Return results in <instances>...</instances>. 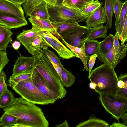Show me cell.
<instances>
[{
    "instance_id": "1",
    "label": "cell",
    "mask_w": 127,
    "mask_h": 127,
    "mask_svg": "<svg viewBox=\"0 0 127 127\" xmlns=\"http://www.w3.org/2000/svg\"><path fill=\"white\" fill-rule=\"evenodd\" d=\"M3 110L17 118L16 123L13 127L49 126V122L42 109L21 97L15 98L13 103Z\"/></svg>"
},
{
    "instance_id": "2",
    "label": "cell",
    "mask_w": 127,
    "mask_h": 127,
    "mask_svg": "<svg viewBox=\"0 0 127 127\" xmlns=\"http://www.w3.org/2000/svg\"><path fill=\"white\" fill-rule=\"evenodd\" d=\"M35 68L43 76L54 91L59 95L60 99L65 96L67 91L62 84L60 77L49 59L42 50L35 51Z\"/></svg>"
},
{
    "instance_id": "3",
    "label": "cell",
    "mask_w": 127,
    "mask_h": 127,
    "mask_svg": "<svg viewBox=\"0 0 127 127\" xmlns=\"http://www.w3.org/2000/svg\"><path fill=\"white\" fill-rule=\"evenodd\" d=\"M95 83L96 92L112 95L117 94L118 77L114 69L103 64L93 69L88 77Z\"/></svg>"
},
{
    "instance_id": "4",
    "label": "cell",
    "mask_w": 127,
    "mask_h": 127,
    "mask_svg": "<svg viewBox=\"0 0 127 127\" xmlns=\"http://www.w3.org/2000/svg\"><path fill=\"white\" fill-rule=\"evenodd\" d=\"M47 8L52 23H78L85 20L88 17L80 10L63 4L53 6L47 4Z\"/></svg>"
},
{
    "instance_id": "5",
    "label": "cell",
    "mask_w": 127,
    "mask_h": 127,
    "mask_svg": "<svg viewBox=\"0 0 127 127\" xmlns=\"http://www.w3.org/2000/svg\"><path fill=\"white\" fill-rule=\"evenodd\" d=\"M12 88L24 99L34 104L46 105L55 103L40 91L33 83L32 77L19 82Z\"/></svg>"
},
{
    "instance_id": "6",
    "label": "cell",
    "mask_w": 127,
    "mask_h": 127,
    "mask_svg": "<svg viewBox=\"0 0 127 127\" xmlns=\"http://www.w3.org/2000/svg\"><path fill=\"white\" fill-rule=\"evenodd\" d=\"M99 94V100L105 109L118 121L127 110V98L117 94Z\"/></svg>"
},
{
    "instance_id": "7",
    "label": "cell",
    "mask_w": 127,
    "mask_h": 127,
    "mask_svg": "<svg viewBox=\"0 0 127 127\" xmlns=\"http://www.w3.org/2000/svg\"><path fill=\"white\" fill-rule=\"evenodd\" d=\"M91 29L86 26H81L72 31L60 36L69 45L81 48L90 35Z\"/></svg>"
},
{
    "instance_id": "8",
    "label": "cell",
    "mask_w": 127,
    "mask_h": 127,
    "mask_svg": "<svg viewBox=\"0 0 127 127\" xmlns=\"http://www.w3.org/2000/svg\"><path fill=\"white\" fill-rule=\"evenodd\" d=\"M33 82L40 91L50 100L55 102L60 99L58 94L51 89L43 76L35 68L32 76Z\"/></svg>"
},
{
    "instance_id": "9",
    "label": "cell",
    "mask_w": 127,
    "mask_h": 127,
    "mask_svg": "<svg viewBox=\"0 0 127 127\" xmlns=\"http://www.w3.org/2000/svg\"><path fill=\"white\" fill-rule=\"evenodd\" d=\"M40 31L37 28L32 26V28L28 30H23L22 32L17 36V39L24 46L28 52L34 56L35 51L32 43L36 35Z\"/></svg>"
},
{
    "instance_id": "10",
    "label": "cell",
    "mask_w": 127,
    "mask_h": 127,
    "mask_svg": "<svg viewBox=\"0 0 127 127\" xmlns=\"http://www.w3.org/2000/svg\"><path fill=\"white\" fill-rule=\"evenodd\" d=\"M35 61L36 58L34 56L27 57L20 55L13 65L11 76H14L34 67Z\"/></svg>"
},
{
    "instance_id": "11",
    "label": "cell",
    "mask_w": 127,
    "mask_h": 127,
    "mask_svg": "<svg viewBox=\"0 0 127 127\" xmlns=\"http://www.w3.org/2000/svg\"><path fill=\"white\" fill-rule=\"evenodd\" d=\"M0 24L11 29H16L28 24L25 19L2 12H0Z\"/></svg>"
},
{
    "instance_id": "12",
    "label": "cell",
    "mask_w": 127,
    "mask_h": 127,
    "mask_svg": "<svg viewBox=\"0 0 127 127\" xmlns=\"http://www.w3.org/2000/svg\"><path fill=\"white\" fill-rule=\"evenodd\" d=\"M21 5L8 0H0V12H2L25 19Z\"/></svg>"
},
{
    "instance_id": "13",
    "label": "cell",
    "mask_w": 127,
    "mask_h": 127,
    "mask_svg": "<svg viewBox=\"0 0 127 127\" xmlns=\"http://www.w3.org/2000/svg\"><path fill=\"white\" fill-rule=\"evenodd\" d=\"M85 20L86 26L89 28L103 25L107 21L104 7H101L98 8Z\"/></svg>"
},
{
    "instance_id": "14",
    "label": "cell",
    "mask_w": 127,
    "mask_h": 127,
    "mask_svg": "<svg viewBox=\"0 0 127 127\" xmlns=\"http://www.w3.org/2000/svg\"><path fill=\"white\" fill-rule=\"evenodd\" d=\"M29 21L32 25L40 31H47L60 38L56 32L55 28L49 20L41 18L38 17L31 16L28 18Z\"/></svg>"
},
{
    "instance_id": "15",
    "label": "cell",
    "mask_w": 127,
    "mask_h": 127,
    "mask_svg": "<svg viewBox=\"0 0 127 127\" xmlns=\"http://www.w3.org/2000/svg\"><path fill=\"white\" fill-rule=\"evenodd\" d=\"M49 47L53 49L60 57L63 59H68L77 56L69 50L58 39L57 37L47 44Z\"/></svg>"
},
{
    "instance_id": "16",
    "label": "cell",
    "mask_w": 127,
    "mask_h": 127,
    "mask_svg": "<svg viewBox=\"0 0 127 127\" xmlns=\"http://www.w3.org/2000/svg\"><path fill=\"white\" fill-rule=\"evenodd\" d=\"M52 23L59 37L60 36L68 33L81 26L77 22Z\"/></svg>"
},
{
    "instance_id": "17",
    "label": "cell",
    "mask_w": 127,
    "mask_h": 127,
    "mask_svg": "<svg viewBox=\"0 0 127 127\" xmlns=\"http://www.w3.org/2000/svg\"><path fill=\"white\" fill-rule=\"evenodd\" d=\"M100 42L97 40L87 39L84 44L85 50L87 60H89L90 56L100 54Z\"/></svg>"
},
{
    "instance_id": "18",
    "label": "cell",
    "mask_w": 127,
    "mask_h": 127,
    "mask_svg": "<svg viewBox=\"0 0 127 127\" xmlns=\"http://www.w3.org/2000/svg\"><path fill=\"white\" fill-rule=\"evenodd\" d=\"M109 126V124L106 121L92 115L88 120L81 122L75 127H108Z\"/></svg>"
},
{
    "instance_id": "19",
    "label": "cell",
    "mask_w": 127,
    "mask_h": 127,
    "mask_svg": "<svg viewBox=\"0 0 127 127\" xmlns=\"http://www.w3.org/2000/svg\"><path fill=\"white\" fill-rule=\"evenodd\" d=\"M60 38L62 42L71 51L75 53L77 56L78 58L80 59L84 65L83 71L85 70L87 71H89L87 63L88 60L85 50L84 45L81 48L74 46L68 44L62 38L60 37Z\"/></svg>"
},
{
    "instance_id": "20",
    "label": "cell",
    "mask_w": 127,
    "mask_h": 127,
    "mask_svg": "<svg viewBox=\"0 0 127 127\" xmlns=\"http://www.w3.org/2000/svg\"><path fill=\"white\" fill-rule=\"evenodd\" d=\"M35 68L34 67L14 76H11L8 80V85L12 87L19 82L31 77Z\"/></svg>"
},
{
    "instance_id": "21",
    "label": "cell",
    "mask_w": 127,
    "mask_h": 127,
    "mask_svg": "<svg viewBox=\"0 0 127 127\" xmlns=\"http://www.w3.org/2000/svg\"><path fill=\"white\" fill-rule=\"evenodd\" d=\"M127 12V0L123 2V5L120 14L115 22V29L120 38L123 28L124 23Z\"/></svg>"
},
{
    "instance_id": "22",
    "label": "cell",
    "mask_w": 127,
    "mask_h": 127,
    "mask_svg": "<svg viewBox=\"0 0 127 127\" xmlns=\"http://www.w3.org/2000/svg\"><path fill=\"white\" fill-rule=\"evenodd\" d=\"M90 34L87 39L94 40L97 38H105L107 36L108 29L106 26L101 25L90 28Z\"/></svg>"
},
{
    "instance_id": "23",
    "label": "cell",
    "mask_w": 127,
    "mask_h": 127,
    "mask_svg": "<svg viewBox=\"0 0 127 127\" xmlns=\"http://www.w3.org/2000/svg\"><path fill=\"white\" fill-rule=\"evenodd\" d=\"M13 34L11 29L8 28L0 33V50L6 51Z\"/></svg>"
},
{
    "instance_id": "24",
    "label": "cell",
    "mask_w": 127,
    "mask_h": 127,
    "mask_svg": "<svg viewBox=\"0 0 127 127\" xmlns=\"http://www.w3.org/2000/svg\"><path fill=\"white\" fill-rule=\"evenodd\" d=\"M38 17L49 20V15L47 8V4L44 2L36 7L32 11L30 17Z\"/></svg>"
},
{
    "instance_id": "25",
    "label": "cell",
    "mask_w": 127,
    "mask_h": 127,
    "mask_svg": "<svg viewBox=\"0 0 127 127\" xmlns=\"http://www.w3.org/2000/svg\"><path fill=\"white\" fill-rule=\"evenodd\" d=\"M115 0H105L104 9L107 19L106 24L108 29L112 27V17L114 13L113 5Z\"/></svg>"
},
{
    "instance_id": "26",
    "label": "cell",
    "mask_w": 127,
    "mask_h": 127,
    "mask_svg": "<svg viewBox=\"0 0 127 127\" xmlns=\"http://www.w3.org/2000/svg\"><path fill=\"white\" fill-rule=\"evenodd\" d=\"M118 79L117 94L127 98V73L121 75Z\"/></svg>"
},
{
    "instance_id": "27",
    "label": "cell",
    "mask_w": 127,
    "mask_h": 127,
    "mask_svg": "<svg viewBox=\"0 0 127 127\" xmlns=\"http://www.w3.org/2000/svg\"><path fill=\"white\" fill-rule=\"evenodd\" d=\"M15 98L13 92L8 89L0 96V108L3 109L13 103Z\"/></svg>"
},
{
    "instance_id": "28",
    "label": "cell",
    "mask_w": 127,
    "mask_h": 127,
    "mask_svg": "<svg viewBox=\"0 0 127 127\" xmlns=\"http://www.w3.org/2000/svg\"><path fill=\"white\" fill-rule=\"evenodd\" d=\"M62 72L61 82L64 87H69L74 84L75 77L70 71L66 70L64 67L62 68Z\"/></svg>"
},
{
    "instance_id": "29",
    "label": "cell",
    "mask_w": 127,
    "mask_h": 127,
    "mask_svg": "<svg viewBox=\"0 0 127 127\" xmlns=\"http://www.w3.org/2000/svg\"><path fill=\"white\" fill-rule=\"evenodd\" d=\"M45 2L44 0H27L22 4L26 17H30L31 13L36 7Z\"/></svg>"
},
{
    "instance_id": "30",
    "label": "cell",
    "mask_w": 127,
    "mask_h": 127,
    "mask_svg": "<svg viewBox=\"0 0 127 127\" xmlns=\"http://www.w3.org/2000/svg\"><path fill=\"white\" fill-rule=\"evenodd\" d=\"M114 54L113 45L112 48L108 52L104 54H100L97 55V57L100 61L104 64L113 68V62Z\"/></svg>"
},
{
    "instance_id": "31",
    "label": "cell",
    "mask_w": 127,
    "mask_h": 127,
    "mask_svg": "<svg viewBox=\"0 0 127 127\" xmlns=\"http://www.w3.org/2000/svg\"><path fill=\"white\" fill-rule=\"evenodd\" d=\"M114 37L110 34L104 40L100 42V54L106 53L112 48L114 45Z\"/></svg>"
},
{
    "instance_id": "32",
    "label": "cell",
    "mask_w": 127,
    "mask_h": 127,
    "mask_svg": "<svg viewBox=\"0 0 127 127\" xmlns=\"http://www.w3.org/2000/svg\"><path fill=\"white\" fill-rule=\"evenodd\" d=\"M102 5L101 3L98 0H95L82 7L79 10L88 17L101 7Z\"/></svg>"
},
{
    "instance_id": "33",
    "label": "cell",
    "mask_w": 127,
    "mask_h": 127,
    "mask_svg": "<svg viewBox=\"0 0 127 127\" xmlns=\"http://www.w3.org/2000/svg\"><path fill=\"white\" fill-rule=\"evenodd\" d=\"M17 118L14 116L4 112L0 119V126L12 127L16 123Z\"/></svg>"
},
{
    "instance_id": "34",
    "label": "cell",
    "mask_w": 127,
    "mask_h": 127,
    "mask_svg": "<svg viewBox=\"0 0 127 127\" xmlns=\"http://www.w3.org/2000/svg\"><path fill=\"white\" fill-rule=\"evenodd\" d=\"M127 50V43L120 45L117 51L115 53L113 62V67L114 69L119 62L126 56Z\"/></svg>"
},
{
    "instance_id": "35",
    "label": "cell",
    "mask_w": 127,
    "mask_h": 127,
    "mask_svg": "<svg viewBox=\"0 0 127 127\" xmlns=\"http://www.w3.org/2000/svg\"><path fill=\"white\" fill-rule=\"evenodd\" d=\"M90 3L84 0H65L63 4L69 7L80 9Z\"/></svg>"
},
{
    "instance_id": "36",
    "label": "cell",
    "mask_w": 127,
    "mask_h": 127,
    "mask_svg": "<svg viewBox=\"0 0 127 127\" xmlns=\"http://www.w3.org/2000/svg\"><path fill=\"white\" fill-rule=\"evenodd\" d=\"M32 45L35 51L48 49L49 47L44 42L42 38L39 33L33 40Z\"/></svg>"
},
{
    "instance_id": "37",
    "label": "cell",
    "mask_w": 127,
    "mask_h": 127,
    "mask_svg": "<svg viewBox=\"0 0 127 127\" xmlns=\"http://www.w3.org/2000/svg\"><path fill=\"white\" fill-rule=\"evenodd\" d=\"M50 60L59 65L62 68L64 67L61 62V58L58 57L55 53L48 49L42 50Z\"/></svg>"
},
{
    "instance_id": "38",
    "label": "cell",
    "mask_w": 127,
    "mask_h": 127,
    "mask_svg": "<svg viewBox=\"0 0 127 127\" xmlns=\"http://www.w3.org/2000/svg\"><path fill=\"white\" fill-rule=\"evenodd\" d=\"M6 75L3 70L0 72V96L8 89L6 82Z\"/></svg>"
},
{
    "instance_id": "39",
    "label": "cell",
    "mask_w": 127,
    "mask_h": 127,
    "mask_svg": "<svg viewBox=\"0 0 127 127\" xmlns=\"http://www.w3.org/2000/svg\"><path fill=\"white\" fill-rule=\"evenodd\" d=\"M39 34L42 37L44 42L46 45L47 43L54 40L56 37L48 31H40L39 32Z\"/></svg>"
},
{
    "instance_id": "40",
    "label": "cell",
    "mask_w": 127,
    "mask_h": 127,
    "mask_svg": "<svg viewBox=\"0 0 127 127\" xmlns=\"http://www.w3.org/2000/svg\"><path fill=\"white\" fill-rule=\"evenodd\" d=\"M9 61L6 51L0 50V72L3 70Z\"/></svg>"
},
{
    "instance_id": "41",
    "label": "cell",
    "mask_w": 127,
    "mask_h": 127,
    "mask_svg": "<svg viewBox=\"0 0 127 127\" xmlns=\"http://www.w3.org/2000/svg\"><path fill=\"white\" fill-rule=\"evenodd\" d=\"M123 5V2L120 0H115L113 8L116 20L118 18Z\"/></svg>"
},
{
    "instance_id": "42",
    "label": "cell",
    "mask_w": 127,
    "mask_h": 127,
    "mask_svg": "<svg viewBox=\"0 0 127 127\" xmlns=\"http://www.w3.org/2000/svg\"><path fill=\"white\" fill-rule=\"evenodd\" d=\"M121 38V45L127 41V12L125 20Z\"/></svg>"
},
{
    "instance_id": "43",
    "label": "cell",
    "mask_w": 127,
    "mask_h": 127,
    "mask_svg": "<svg viewBox=\"0 0 127 127\" xmlns=\"http://www.w3.org/2000/svg\"><path fill=\"white\" fill-rule=\"evenodd\" d=\"M97 56V55L95 54L91 56L89 58L88 63L89 74L91 72Z\"/></svg>"
},
{
    "instance_id": "44",
    "label": "cell",
    "mask_w": 127,
    "mask_h": 127,
    "mask_svg": "<svg viewBox=\"0 0 127 127\" xmlns=\"http://www.w3.org/2000/svg\"><path fill=\"white\" fill-rule=\"evenodd\" d=\"M119 37L118 33L116 32L114 37V47L115 53L117 52L120 46L118 40Z\"/></svg>"
},
{
    "instance_id": "45",
    "label": "cell",
    "mask_w": 127,
    "mask_h": 127,
    "mask_svg": "<svg viewBox=\"0 0 127 127\" xmlns=\"http://www.w3.org/2000/svg\"><path fill=\"white\" fill-rule=\"evenodd\" d=\"M56 71L58 74L60 79L61 78L62 72V68L58 64L50 60Z\"/></svg>"
},
{
    "instance_id": "46",
    "label": "cell",
    "mask_w": 127,
    "mask_h": 127,
    "mask_svg": "<svg viewBox=\"0 0 127 127\" xmlns=\"http://www.w3.org/2000/svg\"><path fill=\"white\" fill-rule=\"evenodd\" d=\"M111 127H127V126L119 122H114L109 126Z\"/></svg>"
},
{
    "instance_id": "47",
    "label": "cell",
    "mask_w": 127,
    "mask_h": 127,
    "mask_svg": "<svg viewBox=\"0 0 127 127\" xmlns=\"http://www.w3.org/2000/svg\"><path fill=\"white\" fill-rule=\"evenodd\" d=\"M21 45V42L18 41H15L12 43V47L15 50H17L20 47Z\"/></svg>"
},
{
    "instance_id": "48",
    "label": "cell",
    "mask_w": 127,
    "mask_h": 127,
    "mask_svg": "<svg viewBox=\"0 0 127 127\" xmlns=\"http://www.w3.org/2000/svg\"><path fill=\"white\" fill-rule=\"evenodd\" d=\"M45 2L48 5L51 6H55L56 5L57 0H44Z\"/></svg>"
},
{
    "instance_id": "49",
    "label": "cell",
    "mask_w": 127,
    "mask_h": 127,
    "mask_svg": "<svg viewBox=\"0 0 127 127\" xmlns=\"http://www.w3.org/2000/svg\"><path fill=\"white\" fill-rule=\"evenodd\" d=\"M121 118L123 120L122 124L126 125H127V112L125 113Z\"/></svg>"
},
{
    "instance_id": "50",
    "label": "cell",
    "mask_w": 127,
    "mask_h": 127,
    "mask_svg": "<svg viewBox=\"0 0 127 127\" xmlns=\"http://www.w3.org/2000/svg\"><path fill=\"white\" fill-rule=\"evenodd\" d=\"M69 125L66 120H65L61 124L56 125V127H68Z\"/></svg>"
},
{
    "instance_id": "51",
    "label": "cell",
    "mask_w": 127,
    "mask_h": 127,
    "mask_svg": "<svg viewBox=\"0 0 127 127\" xmlns=\"http://www.w3.org/2000/svg\"><path fill=\"white\" fill-rule=\"evenodd\" d=\"M21 5L24 2L27 0H8Z\"/></svg>"
},
{
    "instance_id": "52",
    "label": "cell",
    "mask_w": 127,
    "mask_h": 127,
    "mask_svg": "<svg viewBox=\"0 0 127 127\" xmlns=\"http://www.w3.org/2000/svg\"><path fill=\"white\" fill-rule=\"evenodd\" d=\"M89 86L90 89L95 90L96 87V84L94 82H91L89 84Z\"/></svg>"
},
{
    "instance_id": "53",
    "label": "cell",
    "mask_w": 127,
    "mask_h": 127,
    "mask_svg": "<svg viewBox=\"0 0 127 127\" xmlns=\"http://www.w3.org/2000/svg\"><path fill=\"white\" fill-rule=\"evenodd\" d=\"M6 28L4 26L0 24V33L3 31Z\"/></svg>"
},
{
    "instance_id": "54",
    "label": "cell",
    "mask_w": 127,
    "mask_h": 127,
    "mask_svg": "<svg viewBox=\"0 0 127 127\" xmlns=\"http://www.w3.org/2000/svg\"><path fill=\"white\" fill-rule=\"evenodd\" d=\"M64 0H57V4L56 5H60L63 4V2Z\"/></svg>"
},
{
    "instance_id": "55",
    "label": "cell",
    "mask_w": 127,
    "mask_h": 127,
    "mask_svg": "<svg viewBox=\"0 0 127 127\" xmlns=\"http://www.w3.org/2000/svg\"><path fill=\"white\" fill-rule=\"evenodd\" d=\"M86 1H88V2L91 3L94 1V0H84Z\"/></svg>"
},
{
    "instance_id": "56",
    "label": "cell",
    "mask_w": 127,
    "mask_h": 127,
    "mask_svg": "<svg viewBox=\"0 0 127 127\" xmlns=\"http://www.w3.org/2000/svg\"></svg>"
}]
</instances>
